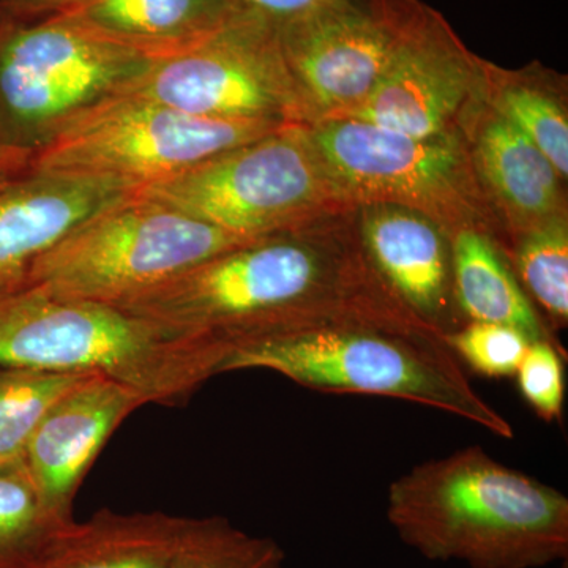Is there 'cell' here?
I'll use <instances>...</instances> for the list:
<instances>
[{"label":"cell","instance_id":"obj_1","mask_svg":"<svg viewBox=\"0 0 568 568\" xmlns=\"http://www.w3.org/2000/svg\"><path fill=\"white\" fill-rule=\"evenodd\" d=\"M338 219L226 250L118 308L226 353L328 321L429 328L376 274L357 230Z\"/></svg>","mask_w":568,"mask_h":568},{"label":"cell","instance_id":"obj_2","mask_svg":"<svg viewBox=\"0 0 568 568\" xmlns=\"http://www.w3.org/2000/svg\"><path fill=\"white\" fill-rule=\"evenodd\" d=\"M386 515L435 562L541 568L568 558V497L478 446L410 467L388 487Z\"/></svg>","mask_w":568,"mask_h":568},{"label":"cell","instance_id":"obj_3","mask_svg":"<svg viewBox=\"0 0 568 568\" xmlns=\"http://www.w3.org/2000/svg\"><path fill=\"white\" fill-rule=\"evenodd\" d=\"M267 369L324 394L405 399L514 439V426L477 394L457 355L429 328L372 320L304 325L227 351L222 373Z\"/></svg>","mask_w":568,"mask_h":568},{"label":"cell","instance_id":"obj_4","mask_svg":"<svg viewBox=\"0 0 568 568\" xmlns=\"http://www.w3.org/2000/svg\"><path fill=\"white\" fill-rule=\"evenodd\" d=\"M226 355L118 306L59 298L33 286L0 295V365L99 373L134 388L148 405L189 402L222 375Z\"/></svg>","mask_w":568,"mask_h":568},{"label":"cell","instance_id":"obj_5","mask_svg":"<svg viewBox=\"0 0 568 568\" xmlns=\"http://www.w3.org/2000/svg\"><path fill=\"white\" fill-rule=\"evenodd\" d=\"M153 62L69 18L0 11V171L24 173L73 123L129 95Z\"/></svg>","mask_w":568,"mask_h":568},{"label":"cell","instance_id":"obj_6","mask_svg":"<svg viewBox=\"0 0 568 568\" xmlns=\"http://www.w3.org/2000/svg\"><path fill=\"white\" fill-rule=\"evenodd\" d=\"M140 193L70 231L41 254L28 286L70 301L119 306L216 254L248 244Z\"/></svg>","mask_w":568,"mask_h":568},{"label":"cell","instance_id":"obj_7","mask_svg":"<svg viewBox=\"0 0 568 568\" xmlns=\"http://www.w3.org/2000/svg\"><path fill=\"white\" fill-rule=\"evenodd\" d=\"M138 193L245 239L302 230L353 209L308 125L282 126Z\"/></svg>","mask_w":568,"mask_h":568},{"label":"cell","instance_id":"obj_8","mask_svg":"<svg viewBox=\"0 0 568 568\" xmlns=\"http://www.w3.org/2000/svg\"><path fill=\"white\" fill-rule=\"evenodd\" d=\"M308 132L353 207L399 205L424 213L447 235L466 226L491 233L487 196L462 134L420 140L347 118L320 119Z\"/></svg>","mask_w":568,"mask_h":568},{"label":"cell","instance_id":"obj_9","mask_svg":"<svg viewBox=\"0 0 568 568\" xmlns=\"http://www.w3.org/2000/svg\"><path fill=\"white\" fill-rule=\"evenodd\" d=\"M282 126L286 125L196 118L129 93L73 123L24 173L114 179L140 190Z\"/></svg>","mask_w":568,"mask_h":568},{"label":"cell","instance_id":"obj_10","mask_svg":"<svg viewBox=\"0 0 568 568\" xmlns=\"http://www.w3.org/2000/svg\"><path fill=\"white\" fill-rule=\"evenodd\" d=\"M130 93L212 121L315 122L275 29L242 14L193 50L153 62Z\"/></svg>","mask_w":568,"mask_h":568},{"label":"cell","instance_id":"obj_11","mask_svg":"<svg viewBox=\"0 0 568 568\" xmlns=\"http://www.w3.org/2000/svg\"><path fill=\"white\" fill-rule=\"evenodd\" d=\"M392 6L390 61L372 95L345 118L420 140L458 136L466 112L487 88V63L425 3L392 0Z\"/></svg>","mask_w":568,"mask_h":568},{"label":"cell","instance_id":"obj_12","mask_svg":"<svg viewBox=\"0 0 568 568\" xmlns=\"http://www.w3.org/2000/svg\"><path fill=\"white\" fill-rule=\"evenodd\" d=\"M392 0H327L276 29L313 119L345 118L375 91L395 44Z\"/></svg>","mask_w":568,"mask_h":568},{"label":"cell","instance_id":"obj_13","mask_svg":"<svg viewBox=\"0 0 568 568\" xmlns=\"http://www.w3.org/2000/svg\"><path fill=\"white\" fill-rule=\"evenodd\" d=\"M145 405L144 396L134 388L93 373L44 414L26 446L22 463L41 506L54 521H73V499L85 474L112 433Z\"/></svg>","mask_w":568,"mask_h":568},{"label":"cell","instance_id":"obj_14","mask_svg":"<svg viewBox=\"0 0 568 568\" xmlns=\"http://www.w3.org/2000/svg\"><path fill=\"white\" fill-rule=\"evenodd\" d=\"M136 192L114 179L32 171L0 182V295L28 286L41 254Z\"/></svg>","mask_w":568,"mask_h":568},{"label":"cell","instance_id":"obj_15","mask_svg":"<svg viewBox=\"0 0 568 568\" xmlns=\"http://www.w3.org/2000/svg\"><path fill=\"white\" fill-rule=\"evenodd\" d=\"M358 209L357 234L366 257L395 297L443 338L462 327L443 227L399 205Z\"/></svg>","mask_w":568,"mask_h":568},{"label":"cell","instance_id":"obj_16","mask_svg":"<svg viewBox=\"0 0 568 568\" xmlns=\"http://www.w3.org/2000/svg\"><path fill=\"white\" fill-rule=\"evenodd\" d=\"M478 182L515 235L562 212V178L507 119L489 106L469 149Z\"/></svg>","mask_w":568,"mask_h":568},{"label":"cell","instance_id":"obj_17","mask_svg":"<svg viewBox=\"0 0 568 568\" xmlns=\"http://www.w3.org/2000/svg\"><path fill=\"white\" fill-rule=\"evenodd\" d=\"M151 61L193 50L239 17L233 0H91L61 14Z\"/></svg>","mask_w":568,"mask_h":568},{"label":"cell","instance_id":"obj_18","mask_svg":"<svg viewBox=\"0 0 568 568\" xmlns=\"http://www.w3.org/2000/svg\"><path fill=\"white\" fill-rule=\"evenodd\" d=\"M189 525L163 511L102 510L62 526L32 568H168Z\"/></svg>","mask_w":568,"mask_h":568},{"label":"cell","instance_id":"obj_19","mask_svg":"<svg viewBox=\"0 0 568 568\" xmlns=\"http://www.w3.org/2000/svg\"><path fill=\"white\" fill-rule=\"evenodd\" d=\"M447 239L455 301L465 323L510 325L532 342L560 346L530 304L495 235L484 227L466 226Z\"/></svg>","mask_w":568,"mask_h":568},{"label":"cell","instance_id":"obj_20","mask_svg":"<svg viewBox=\"0 0 568 568\" xmlns=\"http://www.w3.org/2000/svg\"><path fill=\"white\" fill-rule=\"evenodd\" d=\"M518 282L536 298L556 331L568 323V224L566 213L511 235Z\"/></svg>","mask_w":568,"mask_h":568},{"label":"cell","instance_id":"obj_21","mask_svg":"<svg viewBox=\"0 0 568 568\" xmlns=\"http://www.w3.org/2000/svg\"><path fill=\"white\" fill-rule=\"evenodd\" d=\"M89 375L0 365V463L22 459L44 414Z\"/></svg>","mask_w":568,"mask_h":568},{"label":"cell","instance_id":"obj_22","mask_svg":"<svg viewBox=\"0 0 568 568\" xmlns=\"http://www.w3.org/2000/svg\"><path fill=\"white\" fill-rule=\"evenodd\" d=\"M62 526L41 506L22 459L0 463V568L36 566Z\"/></svg>","mask_w":568,"mask_h":568},{"label":"cell","instance_id":"obj_23","mask_svg":"<svg viewBox=\"0 0 568 568\" xmlns=\"http://www.w3.org/2000/svg\"><path fill=\"white\" fill-rule=\"evenodd\" d=\"M488 77L497 84L493 100H489L493 110L525 134L566 181L568 119L562 103L547 89L538 88L517 74L511 77L488 65Z\"/></svg>","mask_w":568,"mask_h":568},{"label":"cell","instance_id":"obj_24","mask_svg":"<svg viewBox=\"0 0 568 568\" xmlns=\"http://www.w3.org/2000/svg\"><path fill=\"white\" fill-rule=\"evenodd\" d=\"M168 568H287L274 538L252 536L223 517L190 518Z\"/></svg>","mask_w":568,"mask_h":568},{"label":"cell","instance_id":"obj_25","mask_svg":"<svg viewBox=\"0 0 568 568\" xmlns=\"http://www.w3.org/2000/svg\"><path fill=\"white\" fill-rule=\"evenodd\" d=\"M444 342L478 375L499 379L515 376L532 339L510 325L465 323Z\"/></svg>","mask_w":568,"mask_h":568},{"label":"cell","instance_id":"obj_26","mask_svg":"<svg viewBox=\"0 0 568 568\" xmlns=\"http://www.w3.org/2000/svg\"><path fill=\"white\" fill-rule=\"evenodd\" d=\"M566 358L564 347L549 342H532L515 373L523 398L547 424L562 418Z\"/></svg>","mask_w":568,"mask_h":568},{"label":"cell","instance_id":"obj_27","mask_svg":"<svg viewBox=\"0 0 568 568\" xmlns=\"http://www.w3.org/2000/svg\"><path fill=\"white\" fill-rule=\"evenodd\" d=\"M233 2L239 14L263 21L276 31L287 22L315 10L327 0H233Z\"/></svg>","mask_w":568,"mask_h":568},{"label":"cell","instance_id":"obj_28","mask_svg":"<svg viewBox=\"0 0 568 568\" xmlns=\"http://www.w3.org/2000/svg\"><path fill=\"white\" fill-rule=\"evenodd\" d=\"M91 0H0V11L24 21L44 20L71 13Z\"/></svg>","mask_w":568,"mask_h":568},{"label":"cell","instance_id":"obj_29","mask_svg":"<svg viewBox=\"0 0 568 568\" xmlns=\"http://www.w3.org/2000/svg\"><path fill=\"white\" fill-rule=\"evenodd\" d=\"M6 175H0V182L6 181Z\"/></svg>","mask_w":568,"mask_h":568},{"label":"cell","instance_id":"obj_30","mask_svg":"<svg viewBox=\"0 0 568 568\" xmlns=\"http://www.w3.org/2000/svg\"><path fill=\"white\" fill-rule=\"evenodd\" d=\"M0 175H6V174H3L2 171H0ZM6 178H9V175H6Z\"/></svg>","mask_w":568,"mask_h":568}]
</instances>
